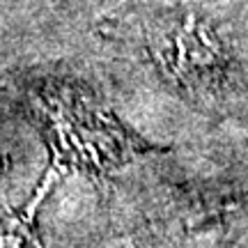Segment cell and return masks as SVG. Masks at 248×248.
Wrapping results in <instances>:
<instances>
[{"label": "cell", "mask_w": 248, "mask_h": 248, "mask_svg": "<svg viewBox=\"0 0 248 248\" xmlns=\"http://www.w3.org/2000/svg\"><path fill=\"white\" fill-rule=\"evenodd\" d=\"M37 113L51 150L48 179L83 175L99 188L108 184L113 172L145 154H161L168 147L147 140L142 133L74 88H55L39 97Z\"/></svg>", "instance_id": "6da1fadb"}, {"label": "cell", "mask_w": 248, "mask_h": 248, "mask_svg": "<svg viewBox=\"0 0 248 248\" xmlns=\"http://www.w3.org/2000/svg\"><path fill=\"white\" fill-rule=\"evenodd\" d=\"M145 37L154 60L182 92L212 99L232 78L230 51L214 23L198 12H154Z\"/></svg>", "instance_id": "7a4b0ae2"}]
</instances>
